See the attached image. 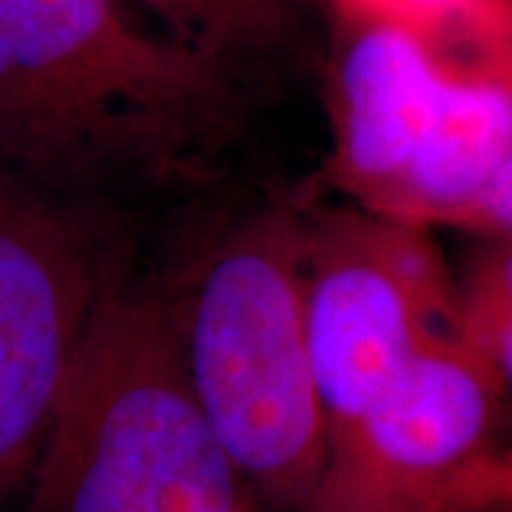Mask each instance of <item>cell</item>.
Returning a JSON list of instances; mask_svg holds the SVG:
<instances>
[{
	"label": "cell",
	"mask_w": 512,
	"mask_h": 512,
	"mask_svg": "<svg viewBox=\"0 0 512 512\" xmlns=\"http://www.w3.org/2000/svg\"><path fill=\"white\" fill-rule=\"evenodd\" d=\"M234 114L231 66L117 0H0V165L49 194L188 180Z\"/></svg>",
	"instance_id": "6da1fadb"
},
{
	"label": "cell",
	"mask_w": 512,
	"mask_h": 512,
	"mask_svg": "<svg viewBox=\"0 0 512 512\" xmlns=\"http://www.w3.org/2000/svg\"><path fill=\"white\" fill-rule=\"evenodd\" d=\"M305 231L299 202H271L211 239L168 293L205 419L239 478L282 512L313 510L330 444L305 330Z\"/></svg>",
	"instance_id": "7a4b0ae2"
},
{
	"label": "cell",
	"mask_w": 512,
	"mask_h": 512,
	"mask_svg": "<svg viewBox=\"0 0 512 512\" xmlns=\"http://www.w3.org/2000/svg\"><path fill=\"white\" fill-rule=\"evenodd\" d=\"M26 501V512H251L191 390L168 293L111 274Z\"/></svg>",
	"instance_id": "3957f363"
},
{
	"label": "cell",
	"mask_w": 512,
	"mask_h": 512,
	"mask_svg": "<svg viewBox=\"0 0 512 512\" xmlns=\"http://www.w3.org/2000/svg\"><path fill=\"white\" fill-rule=\"evenodd\" d=\"M302 302L330 430L430 342L461 336L458 282L421 225L353 208L308 217Z\"/></svg>",
	"instance_id": "277c9868"
},
{
	"label": "cell",
	"mask_w": 512,
	"mask_h": 512,
	"mask_svg": "<svg viewBox=\"0 0 512 512\" xmlns=\"http://www.w3.org/2000/svg\"><path fill=\"white\" fill-rule=\"evenodd\" d=\"M111 274L66 197L0 165V510L26 495Z\"/></svg>",
	"instance_id": "5b68a950"
},
{
	"label": "cell",
	"mask_w": 512,
	"mask_h": 512,
	"mask_svg": "<svg viewBox=\"0 0 512 512\" xmlns=\"http://www.w3.org/2000/svg\"><path fill=\"white\" fill-rule=\"evenodd\" d=\"M504 399L464 336L430 342L359 416L330 430L311 512L456 510L461 487L504 447Z\"/></svg>",
	"instance_id": "8992f818"
},
{
	"label": "cell",
	"mask_w": 512,
	"mask_h": 512,
	"mask_svg": "<svg viewBox=\"0 0 512 512\" xmlns=\"http://www.w3.org/2000/svg\"><path fill=\"white\" fill-rule=\"evenodd\" d=\"M453 72L419 37L384 26H345L333 74L336 146L330 180L379 214L430 137Z\"/></svg>",
	"instance_id": "52a82bcc"
},
{
	"label": "cell",
	"mask_w": 512,
	"mask_h": 512,
	"mask_svg": "<svg viewBox=\"0 0 512 512\" xmlns=\"http://www.w3.org/2000/svg\"><path fill=\"white\" fill-rule=\"evenodd\" d=\"M512 154V83L456 74L439 120L379 211L410 225H456Z\"/></svg>",
	"instance_id": "ba28073f"
},
{
	"label": "cell",
	"mask_w": 512,
	"mask_h": 512,
	"mask_svg": "<svg viewBox=\"0 0 512 512\" xmlns=\"http://www.w3.org/2000/svg\"><path fill=\"white\" fill-rule=\"evenodd\" d=\"M345 26L416 35L453 72L512 83V0H333Z\"/></svg>",
	"instance_id": "9c48e42d"
},
{
	"label": "cell",
	"mask_w": 512,
	"mask_h": 512,
	"mask_svg": "<svg viewBox=\"0 0 512 512\" xmlns=\"http://www.w3.org/2000/svg\"><path fill=\"white\" fill-rule=\"evenodd\" d=\"M168 37L222 66L274 52L291 32L285 0H143Z\"/></svg>",
	"instance_id": "30bf717a"
},
{
	"label": "cell",
	"mask_w": 512,
	"mask_h": 512,
	"mask_svg": "<svg viewBox=\"0 0 512 512\" xmlns=\"http://www.w3.org/2000/svg\"><path fill=\"white\" fill-rule=\"evenodd\" d=\"M461 336L512 396V239L481 251L458 282Z\"/></svg>",
	"instance_id": "8fae6325"
},
{
	"label": "cell",
	"mask_w": 512,
	"mask_h": 512,
	"mask_svg": "<svg viewBox=\"0 0 512 512\" xmlns=\"http://www.w3.org/2000/svg\"><path fill=\"white\" fill-rule=\"evenodd\" d=\"M456 510L512 512V447H501L461 487Z\"/></svg>",
	"instance_id": "7c38bea8"
},
{
	"label": "cell",
	"mask_w": 512,
	"mask_h": 512,
	"mask_svg": "<svg viewBox=\"0 0 512 512\" xmlns=\"http://www.w3.org/2000/svg\"><path fill=\"white\" fill-rule=\"evenodd\" d=\"M456 225L476 228L498 239H512V154L495 171V177L473 200V205L458 217Z\"/></svg>",
	"instance_id": "4fadbf2b"
},
{
	"label": "cell",
	"mask_w": 512,
	"mask_h": 512,
	"mask_svg": "<svg viewBox=\"0 0 512 512\" xmlns=\"http://www.w3.org/2000/svg\"><path fill=\"white\" fill-rule=\"evenodd\" d=\"M444 512H467V510H444Z\"/></svg>",
	"instance_id": "5bb4252c"
}]
</instances>
